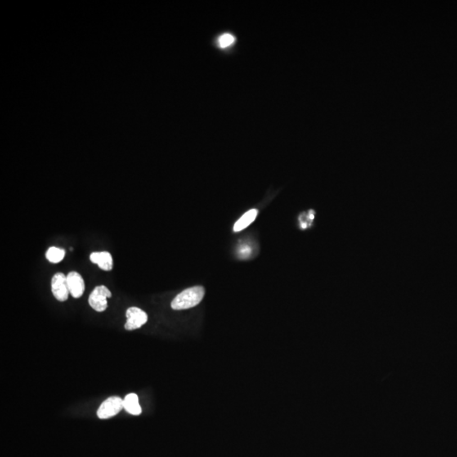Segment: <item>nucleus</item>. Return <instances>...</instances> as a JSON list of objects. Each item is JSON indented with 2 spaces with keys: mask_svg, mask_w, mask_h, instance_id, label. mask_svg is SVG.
Listing matches in <instances>:
<instances>
[{
  "mask_svg": "<svg viewBox=\"0 0 457 457\" xmlns=\"http://www.w3.org/2000/svg\"><path fill=\"white\" fill-rule=\"evenodd\" d=\"M205 295V290L203 286H194L185 289L171 302V307L174 310H185L198 306Z\"/></svg>",
  "mask_w": 457,
  "mask_h": 457,
  "instance_id": "f257e3e1",
  "label": "nucleus"
},
{
  "mask_svg": "<svg viewBox=\"0 0 457 457\" xmlns=\"http://www.w3.org/2000/svg\"><path fill=\"white\" fill-rule=\"evenodd\" d=\"M91 262L98 265L101 270L110 271L113 270V258L109 252H92L90 255Z\"/></svg>",
  "mask_w": 457,
  "mask_h": 457,
  "instance_id": "6e6552de",
  "label": "nucleus"
},
{
  "mask_svg": "<svg viewBox=\"0 0 457 457\" xmlns=\"http://www.w3.org/2000/svg\"><path fill=\"white\" fill-rule=\"evenodd\" d=\"M51 287L53 294L58 301L65 302L68 299L69 291L66 275L63 273L55 274L51 281Z\"/></svg>",
  "mask_w": 457,
  "mask_h": 457,
  "instance_id": "423d86ee",
  "label": "nucleus"
},
{
  "mask_svg": "<svg viewBox=\"0 0 457 457\" xmlns=\"http://www.w3.org/2000/svg\"><path fill=\"white\" fill-rule=\"evenodd\" d=\"M236 43L237 37L234 32L230 31H223L216 35L212 40V45L215 50L225 54L234 51Z\"/></svg>",
  "mask_w": 457,
  "mask_h": 457,
  "instance_id": "f03ea898",
  "label": "nucleus"
},
{
  "mask_svg": "<svg viewBox=\"0 0 457 457\" xmlns=\"http://www.w3.org/2000/svg\"><path fill=\"white\" fill-rule=\"evenodd\" d=\"M67 282L69 294L74 298H80L85 292V282L82 275L76 271L67 274Z\"/></svg>",
  "mask_w": 457,
  "mask_h": 457,
  "instance_id": "0eeeda50",
  "label": "nucleus"
},
{
  "mask_svg": "<svg viewBox=\"0 0 457 457\" xmlns=\"http://www.w3.org/2000/svg\"><path fill=\"white\" fill-rule=\"evenodd\" d=\"M112 297V293L105 285H99L95 287L88 298V302L91 308L95 311H104L108 307L107 299Z\"/></svg>",
  "mask_w": 457,
  "mask_h": 457,
  "instance_id": "7ed1b4c3",
  "label": "nucleus"
},
{
  "mask_svg": "<svg viewBox=\"0 0 457 457\" xmlns=\"http://www.w3.org/2000/svg\"><path fill=\"white\" fill-rule=\"evenodd\" d=\"M64 256L65 251L55 247H50L46 252V258L53 263L61 262L62 260L64 259Z\"/></svg>",
  "mask_w": 457,
  "mask_h": 457,
  "instance_id": "9b49d317",
  "label": "nucleus"
},
{
  "mask_svg": "<svg viewBox=\"0 0 457 457\" xmlns=\"http://www.w3.org/2000/svg\"><path fill=\"white\" fill-rule=\"evenodd\" d=\"M122 409H124L123 399L118 396H112L102 403L97 415L100 419H108L116 416Z\"/></svg>",
  "mask_w": 457,
  "mask_h": 457,
  "instance_id": "20e7f679",
  "label": "nucleus"
},
{
  "mask_svg": "<svg viewBox=\"0 0 457 457\" xmlns=\"http://www.w3.org/2000/svg\"><path fill=\"white\" fill-rule=\"evenodd\" d=\"M315 218V212L312 209L309 210L306 213H303L299 217L300 227L302 230L309 228L311 225V223Z\"/></svg>",
  "mask_w": 457,
  "mask_h": 457,
  "instance_id": "f8f14e48",
  "label": "nucleus"
},
{
  "mask_svg": "<svg viewBox=\"0 0 457 457\" xmlns=\"http://www.w3.org/2000/svg\"><path fill=\"white\" fill-rule=\"evenodd\" d=\"M126 318L127 321L125 324V329L126 330H135L140 329L141 326L148 322V314L141 309L132 306L127 309L126 311Z\"/></svg>",
  "mask_w": 457,
  "mask_h": 457,
  "instance_id": "39448f33",
  "label": "nucleus"
},
{
  "mask_svg": "<svg viewBox=\"0 0 457 457\" xmlns=\"http://www.w3.org/2000/svg\"><path fill=\"white\" fill-rule=\"evenodd\" d=\"M124 409L131 415L138 416L141 413V405L139 404L138 396L136 394H128L123 399Z\"/></svg>",
  "mask_w": 457,
  "mask_h": 457,
  "instance_id": "1a4fd4ad",
  "label": "nucleus"
},
{
  "mask_svg": "<svg viewBox=\"0 0 457 457\" xmlns=\"http://www.w3.org/2000/svg\"><path fill=\"white\" fill-rule=\"evenodd\" d=\"M257 213H258V211L255 208L247 211V213H245L235 223L234 225V231L239 232V231H242L246 229L248 225H251L254 221L255 219L257 218Z\"/></svg>",
  "mask_w": 457,
  "mask_h": 457,
  "instance_id": "9d476101",
  "label": "nucleus"
}]
</instances>
